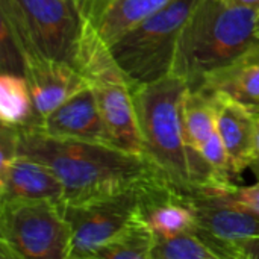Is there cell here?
Returning a JSON list of instances; mask_svg holds the SVG:
<instances>
[{
	"label": "cell",
	"instance_id": "1",
	"mask_svg": "<svg viewBox=\"0 0 259 259\" xmlns=\"http://www.w3.org/2000/svg\"><path fill=\"white\" fill-rule=\"evenodd\" d=\"M17 127L18 155L38 159L56 173L64 185L61 203H83L168 182L146 155L114 144L49 135L32 126Z\"/></svg>",
	"mask_w": 259,
	"mask_h": 259
},
{
	"label": "cell",
	"instance_id": "2",
	"mask_svg": "<svg viewBox=\"0 0 259 259\" xmlns=\"http://www.w3.org/2000/svg\"><path fill=\"white\" fill-rule=\"evenodd\" d=\"M187 91L188 83L175 73L132 88L144 153L184 194H231L238 187L226 184L185 143L182 109Z\"/></svg>",
	"mask_w": 259,
	"mask_h": 259
},
{
	"label": "cell",
	"instance_id": "3",
	"mask_svg": "<svg viewBox=\"0 0 259 259\" xmlns=\"http://www.w3.org/2000/svg\"><path fill=\"white\" fill-rule=\"evenodd\" d=\"M259 44V9L228 0H199L185 23L173 73L188 88Z\"/></svg>",
	"mask_w": 259,
	"mask_h": 259
},
{
	"label": "cell",
	"instance_id": "4",
	"mask_svg": "<svg viewBox=\"0 0 259 259\" xmlns=\"http://www.w3.org/2000/svg\"><path fill=\"white\" fill-rule=\"evenodd\" d=\"M76 67L91 88L117 147L146 155L132 85L96 26L85 18Z\"/></svg>",
	"mask_w": 259,
	"mask_h": 259
},
{
	"label": "cell",
	"instance_id": "5",
	"mask_svg": "<svg viewBox=\"0 0 259 259\" xmlns=\"http://www.w3.org/2000/svg\"><path fill=\"white\" fill-rule=\"evenodd\" d=\"M0 14L20 52L76 65L85 24L76 0H0Z\"/></svg>",
	"mask_w": 259,
	"mask_h": 259
},
{
	"label": "cell",
	"instance_id": "6",
	"mask_svg": "<svg viewBox=\"0 0 259 259\" xmlns=\"http://www.w3.org/2000/svg\"><path fill=\"white\" fill-rule=\"evenodd\" d=\"M197 3L199 0H173L109 44L132 88L173 73L182 29Z\"/></svg>",
	"mask_w": 259,
	"mask_h": 259
},
{
	"label": "cell",
	"instance_id": "7",
	"mask_svg": "<svg viewBox=\"0 0 259 259\" xmlns=\"http://www.w3.org/2000/svg\"><path fill=\"white\" fill-rule=\"evenodd\" d=\"M71 234L58 203L2 200L0 256L3 259H68Z\"/></svg>",
	"mask_w": 259,
	"mask_h": 259
},
{
	"label": "cell",
	"instance_id": "8",
	"mask_svg": "<svg viewBox=\"0 0 259 259\" xmlns=\"http://www.w3.org/2000/svg\"><path fill=\"white\" fill-rule=\"evenodd\" d=\"M144 188L83 203H58L71 234L68 259H93L100 247L131 225L140 215Z\"/></svg>",
	"mask_w": 259,
	"mask_h": 259
},
{
	"label": "cell",
	"instance_id": "9",
	"mask_svg": "<svg viewBox=\"0 0 259 259\" xmlns=\"http://www.w3.org/2000/svg\"><path fill=\"white\" fill-rule=\"evenodd\" d=\"M20 53L23 76L29 83L33 102V118L26 124L42 120L68 97L87 87V80L76 65L30 52Z\"/></svg>",
	"mask_w": 259,
	"mask_h": 259
},
{
	"label": "cell",
	"instance_id": "10",
	"mask_svg": "<svg viewBox=\"0 0 259 259\" xmlns=\"http://www.w3.org/2000/svg\"><path fill=\"white\" fill-rule=\"evenodd\" d=\"M197 228L215 240L231 243L259 237V212L235 202L229 194H187Z\"/></svg>",
	"mask_w": 259,
	"mask_h": 259
},
{
	"label": "cell",
	"instance_id": "11",
	"mask_svg": "<svg viewBox=\"0 0 259 259\" xmlns=\"http://www.w3.org/2000/svg\"><path fill=\"white\" fill-rule=\"evenodd\" d=\"M21 126H32L49 135L62 138L114 144L97 100L88 85L68 97L42 120Z\"/></svg>",
	"mask_w": 259,
	"mask_h": 259
},
{
	"label": "cell",
	"instance_id": "12",
	"mask_svg": "<svg viewBox=\"0 0 259 259\" xmlns=\"http://www.w3.org/2000/svg\"><path fill=\"white\" fill-rule=\"evenodd\" d=\"M214 99L219 134L229 153L235 173L249 170L255 159L256 117L253 108L243 105L225 94L209 93Z\"/></svg>",
	"mask_w": 259,
	"mask_h": 259
},
{
	"label": "cell",
	"instance_id": "13",
	"mask_svg": "<svg viewBox=\"0 0 259 259\" xmlns=\"http://www.w3.org/2000/svg\"><path fill=\"white\" fill-rule=\"evenodd\" d=\"M140 214L156 238L175 237L197 228L187 194L173 188L168 182H158L144 188Z\"/></svg>",
	"mask_w": 259,
	"mask_h": 259
},
{
	"label": "cell",
	"instance_id": "14",
	"mask_svg": "<svg viewBox=\"0 0 259 259\" xmlns=\"http://www.w3.org/2000/svg\"><path fill=\"white\" fill-rule=\"evenodd\" d=\"M64 185L44 162L18 155L0 173V200H49L61 203Z\"/></svg>",
	"mask_w": 259,
	"mask_h": 259
},
{
	"label": "cell",
	"instance_id": "15",
	"mask_svg": "<svg viewBox=\"0 0 259 259\" xmlns=\"http://www.w3.org/2000/svg\"><path fill=\"white\" fill-rule=\"evenodd\" d=\"M191 90L225 94L250 108L259 106V44L234 59L232 62L211 71Z\"/></svg>",
	"mask_w": 259,
	"mask_h": 259
},
{
	"label": "cell",
	"instance_id": "16",
	"mask_svg": "<svg viewBox=\"0 0 259 259\" xmlns=\"http://www.w3.org/2000/svg\"><path fill=\"white\" fill-rule=\"evenodd\" d=\"M150 259H232L225 241L200 228L168 238H156Z\"/></svg>",
	"mask_w": 259,
	"mask_h": 259
},
{
	"label": "cell",
	"instance_id": "17",
	"mask_svg": "<svg viewBox=\"0 0 259 259\" xmlns=\"http://www.w3.org/2000/svg\"><path fill=\"white\" fill-rule=\"evenodd\" d=\"M171 2L173 0H111L93 24L109 46L131 27Z\"/></svg>",
	"mask_w": 259,
	"mask_h": 259
},
{
	"label": "cell",
	"instance_id": "18",
	"mask_svg": "<svg viewBox=\"0 0 259 259\" xmlns=\"http://www.w3.org/2000/svg\"><path fill=\"white\" fill-rule=\"evenodd\" d=\"M185 143L191 150L200 152L203 144L217 129L212 94L188 88L182 109Z\"/></svg>",
	"mask_w": 259,
	"mask_h": 259
},
{
	"label": "cell",
	"instance_id": "19",
	"mask_svg": "<svg viewBox=\"0 0 259 259\" xmlns=\"http://www.w3.org/2000/svg\"><path fill=\"white\" fill-rule=\"evenodd\" d=\"M155 234L141 214L111 241L100 247L93 259H150Z\"/></svg>",
	"mask_w": 259,
	"mask_h": 259
},
{
	"label": "cell",
	"instance_id": "20",
	"mask_svg": "<svg viewBox=\"0 0 259 259\" xmlns=\"http://www.w3.org/2000/svg\"><path fill=\"white\" fill-rule=\"evenodd\" d=\"M0 118L3 123L21 126L33 118V102L29 83L23 74L2 71Z\"/></svg>",
	"mask_w": 259,
	"mask_h": 259
},
{
	"label": "cell",
	"instance_id": "21",
	"mask_svg": "<svg viewBox=\"0 0 259 259\" xmlns=\"http://www.w3.org/2000/svg\"><path fill=\"white\" fill-rule=\"evenodd\" d=\"M18 156V127L2 121L0 126V173Z\"/></svg>",
	"mask_w": 259,
	"mask_h": 259
},
{
	"label": "cell",
	"instance_id": "22",
	"mask_svg": "<svg viewBox=\"0 0 259 259\" xmlns=\"http://www.w3.org/2000/svg\"><path fill=\"white\" fill-rule=\"evenodd\" d=\"M232 259H259V237L226 243Z\"/></svg>",
	"mask_w": 259,
	"mask_h": 259
},
{
	"label": "cell",
	"instance_id": "23",
	"mask_svg": "<svg viewBox=\"0 0 259 259\" xmlns=\"http://www.w3.org/2000/svg\"><path fill=\"white\" fill-rule=\"evenodd\" d=\"M235 202L259 212V179L256 184L249 187H238L234 193L229 194Z\"/></svg>",
	"mask_w": 259,
	"mask_h": 259
},
{
	"label": "cell",
	"instance_id": "24",
	"mask_svg": "<svg viewBox=\"0 0 259 259\" xmlns=\"http://www.w3.org/2000/svg\"><path fill=\"white\" fill-rule=\"evenodd\" d=\"M109 2L111 0H77V5H79L82 15L91 23H94L99 18V15L103 12V9L108 6Z\"/></svg>",
	"mask_w": 259,
	"mask_h": 259
},
{
	"label": "cell",
	"instance_id": "25",
	"mask_svg": "<svg viewBox=\"0 0 259 259\" xmlns=\"http://www.w3.org/2000/svg\"><path fill=\"white\" fill-rule=\"evenodd\" d=\"M253 111H255V117H256V141H255V159H253L250 170L256 176V179H259V106L253 108Z\"/></svg>",
	"mask_w": 259,
	"mask_h": 259
},
{
	"label": "cell",
	"instance_id": "26",
	"mask_svg": "<svg viewBox=\"0 0 259 259\" xmlns=\"http://www.w3.org/2000/svg\"><path fill=\"white\" fill-rule=\"evenodd\" d=\"M229 2L231 3H235V5H241V6L259 9V0H229Z\"/></svg>",
	"mask_w": 259,
	"mask_h": 259
},
{
	"label": "cell",
	"instance_id": "27",
	"mask_svg": "<svg viewBox=\"0 0 259 259\" xmlns=\"http://www.w3.org/2000/svg\"><path fill=\"white\" fill-rule=\"evenodd\" d=\"M76 2H77V0H76Z\"/></svg>",
	"mask_w": 259,
	"mask_h": 259
},
{
	"label": "cell",
	"instance_id": "28",
	"mask_svg": "<svg viewBox=\"0 0 259 259\" xmlns=\"http://www.w3.org/2000/svg\"><path fill=\"white\" fill-rule=\"evenodd\" d=\"M228 2H229V0H228Z\"/></svg>",
	"mask_w": 259,
	"mask_h": 259
}]
</instances>
